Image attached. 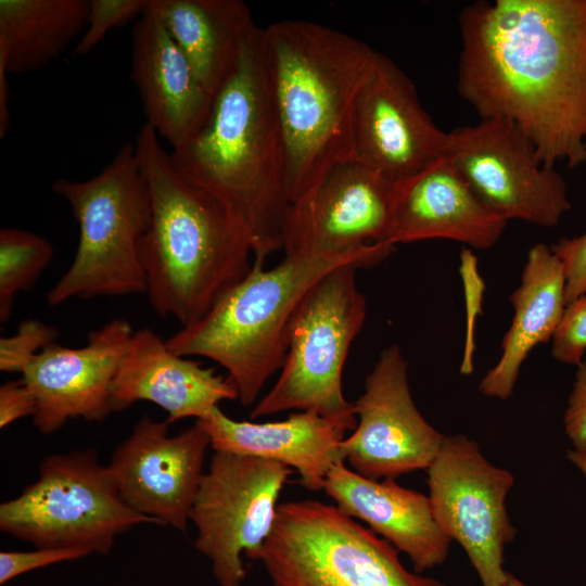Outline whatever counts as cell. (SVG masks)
I'll return each mask as SVG.
<instances>
[{
	"instance_id": "obj_1",
	"label": "cell",
	"mask_w": 586,
	"mask_h": 586,
	"mask_svg": "<svg viewBox=\"0 0 586 586\" xmlns=\"http://www.w3.org/2000/svg\"><path fill=\"white\" fill-rule=\"evenodd\" d=\"M457 91L513 124L540 163L585 162L586 0H479L458 17Z\"/></svg>"
},
{
	"instance_id": "obj_2",
	"label": "cell",
	"mask_w": 586,
	"mask_h": 586,
	"mask_svg": "<svg viewBox=\"0 0 586 586\" xmlns=\"http://www.w3.org/2000/svg\"><path fill=\"white\" fill-rule=\"evenodd\" d=\"M170 161L190 182L207 191L247 229L254 260L282 249L289 200L285 154L271 101L264 56V29L255 24L213 98L201 129L173 150Z\"/></svg>"
},
{
	"instance_id": "obj_3",
	"label": "cell",
	"mask_w": 586,
	"mask_h": 586,
	"mask_svg": "<svg viewBox=\"0 0 586 586\" xmlns=\"http://www.w3.org/2000/svg\"><path fill=\"white\" fill-rule=\"evenodd\" d=\"M377 54L361 40L314 22L284 20L264 29L290 204L305 199L332 167L357 158L355 111Z\"/></svg>"
},
{
	"instance_id": "obj_4",
	"label": "cell",
	"mask_w": 586,
	"mask_h": 586,
	"mask_svg": "<svg viewBox=\"0 0 586 586\" xmlns=\"http://www.w3.org/2000/svg\"><path fill=\"white\" fill-rule=\"evenodd\" d=\"M135 145L151 200L140 243L145 293L158 316L188 327L249 275L252 240L228 206L176 170L150 125Z\"/></svg>"
},
{
	"instance_id": "obj_5",
	"label": "cell",
	"mask_w": 586,
	"mask_h": 586,
	"mask_svg": "<svg viewBox=\"0 0 586 586\" xmlns=\"http://www.w3.org/2000/svg\"><path fill=\"white\" fill-rule=\"evenodd\" d=\"M395 246L374 243L344 254H293L270 269L253 260L249 275L199 321L181 328L167 346L181 356H201L224 367L243 406L252 405L283 366L289 329L301 302L324 275L347 264L372 267Z\"/></svg>"
},
{
	"instance_id": "obj_6",
	"label": "cell",
	"mask_w": 586,
	"mask_h": 586,
	"mask_svg": "<svg viewBox=\"0 0 586 586\" xmlns=\"http://www.w3.org/2000/svg\"><path fill=\"white\" fill-rule=\"evenodd\" d=\"M51 188L68 203L79 238L73 263L47 303L145 293L140 243L151 222V200L135 143L123 144L98 175L59 178Z\"/></svg>"
},
{
	"instance_id": "obj_7",
	"label": "cell",
	"mask_w": 586,
	"mask_h": 586,
	"mask_svg": "<svg viewBox=\"0 0 586 586\" xmlns=\"http://www.w3.org/2000/svg\"><path fill=\"white\" fill-rule=\"evenodd\" d=\"M256 560L272 586H447L409 572L387 540L336 506L311 499L278 506Z\"/></svg>"
},
{
	"instance_id": "obj_8",
	"label": "cell",
	"mask_w": 586,
	"mask_h": 586,
	"mask_svg": "<svg viewBox=\"0 0 586 586\" xmlns=\"http://www.w3.org/2000/svg\"><path fill=\"white\" fill-rule=\"evenodd\" d=\"M358 269L356 264L340 266L305 295L290 324L281 373L254 406L252 419L301 409L356 428L355 404L344 397L342 373L367 314L366 300L356 284Z\"/></svg>"
},
{
	"instance_id": "obj_9",
	"label": "cell",
	"mask_w": 586,
	"mask_h": 586,
	"mask_svg": "<svg viewBox=\"0 0 586 586\" xmlns=\"http://www.w3.org/2000/svg\"><path fill=\"white\" fill-rule=\"evenodd\" d=\"M144 523L157 524L125 502L94 449L44 458L37 481L0 505V530L36 548L106 556L118 535Z\"/></svg>"
},
{
	"instance_id": "obj_10",
	"label": "cell",
	"mask_w": 586,
	"mask_h": 586,
	"mask_svg": "<svg viewBox=\"0 0 586 586\" xmlns=\"http://www.w3.org/2000/svg\"><path fill=\"white\" fill-rule=\"evenodd\" d=\"M292 470L273 460L215 451L190 520L194 547L212 563L219 586H241L242 555L256 560L277 518L278 498Z\"/></svg>"
},
{
	"instance_id": "obj_11",
	"label": "cell",
	"mask_w": 586,
	"mask_h": 586,
	"mask_svg": "<svg viewBox=\"0 0 586 586\" xmlns=\"http://www.w3.org/2000/svg\"><path fill=\"white\" fill-rule=\"evenodd\" d=\"M426 471L438 527L463 548L482 586H501L505 549L515 534L506 507L513 474L489 462L463 434L446 436Z\"/></svg>"
},
{
	"instance_id": "obj_12",
	"label": "cell",
	"mask_w": 586,
	"mask_h": 586,
	"mask_svg": "<svg viewBox=\"0 0 586 586\" xmlns=\"http://www.w3.org/2000/svg\"><path fill=\"white\" fill-rule=\"evenodd\" d=\"M448 158L475 193L507 219L550 228L570 211L563 177L545 167L513 124L480 119L449 132Z\"/></svg>"
},
{
	"instance_id": "obj_13",
	"label": "cell",
	"mask_w": 586,
	"mask_h": 586,
	"mask_svg": "<svg viewBox=\"0 0 586 586\" xmlns=\"http://www.w3.org/2000/svg\"><path fill=\"white\" fill-rule=\"evenodd\" d=\"M355 409L359 420L340 453L355 472L371 480L426 470L446 437L418 410L397 345L380 353Z\"/></svg>"
},
{
	"instance_id": "obj_14",
	"label": "cell",
	"mask_w": 586,
	"mask_h": 586,
	"mask_svg": "<svg viewBox=\"0 0 586 586\" xmlns=\"http://www.w3.org/2000/svg\"><path fill=\"white\" fill-rule=\"evenodd\" d=\"M396 188L397 181L358 158L335 165L305 199L289 205L284 254H344L390 244Z\"/></svg>"
},
{
	"instance_id": "obj_15",
	"label": "cell",
	"mask_w": 586,
	"mask_h": 586,
	"mask_svg": "<svg viewBox=\"0 0 586 586\" xmlns=\"http://www.w3.org/2000/svg\"><path fill=\"white\" fill-rule=\"evenodd\" d=\"M168 425L142 417L115 449L109 469L131 509L186 533L211 440L198 421L175 435Z\"/></svg>"
},
{
	"instance_id": "obj_16",
	"label": "cell",
	"mask_w": 586,
	"mask_h": 586,
	"mask_svg": "<svg viewBox=\"0 0 586 586\" xmlns=\"http://www.w3.org/2000/svg\"><path fill=\"white\" fill-rule=\"evenodd\" d=\"M354 139L359 161L402 181L446 154L449 132L423 109L407 74L378 52L357 101Z\"/></svg>"
},
{
	"instance_id": "obj_17",
	"label": "cell",
	"mask_w": 586,
	"mask_h": 586,
	"mask_svg": "<svg viewBox=\"0 0 586 586\" xmlns=\"http://www.w3.org/2000/svg\"><path fill=\"white\" fill-rule=\"evenodd\" d=\"M133 333L128 321L113 319L91 331L82 347L54 342L33 358L22 381L36 397L33 423L40 433L52 434L71 419L102 421L112 412V383Z\"/></svg>"
},
{
	"instance_id": "obj_18",
	"label": "cell",
	"mask_w": 586,
	"mask_h": 586,
	"mask_svg": "<svg viewBox=\"0 0 586 586\" xmlns=\"http://www.w3.org/2000/svg\"><path fill=\"white\" fill-rule=\"evenodd\" d=\"M508 220L475 193L447 155L397 181L388 243L447 239L477 250L493 247Z\"/></svg>"
},
{
	"instance_id": "obj_19",
	"label": "cell",
	"mask_w": 586,
	"mask_h": 586,
	"mask_svg": "<svg viewBox=\"0 0 586 586\" xmlns=\"http://www.w3.org/2000/svg\"><path fill=\"white\" fill-rule=\"evenodd\" d=\"M238 398L235 385L213 368L170 351L166 341L144 328L136 331L113 380L110 407L123 411L146 400L164 409L170 424L205 418L222 400Z\"/></svg>"
},
{
	"instance_id": "obj_20",
	"label": "cell",
	"mask_w": 586,
	"mask_h": 586,
	"mask_svg": "<svg viewBox=\"0 0 586 586\" xmlns=\"http://www.w3.org/2000/svg\"><path fill=\"white\" fill-rule=\"evenodd\" d=\"M130 75L145 124L173 150L188 142L204 125L214 97L149 5L133 26Z\"/></svg>"
},
{
	"instance_id": "obj_21",
	"label": "cell",
	"mask_w": 586,
	"mask_h": 586,
	"mask_svg": "<svg viewBox=\"0 0 586 586\" xmlns=\"http://www.w3.org/2000/svg\"><path fill=\"white\" fill-rule=\"evenodd\" d=\"M323 489L343 513L362 520L405 552L415 572L421 574L447 559L451 540L438 527L428 496L402 487L393 479L365 477L344 461L330 469Z\"/></svg>"
},
{
	"instance_id": "obj_22",
	"label": "cell",
	"mask_w": 586,
	"mask_h": 586,
	"mask_svg": "<svg viewBox=\"0 0 586 586\" xmlns=\"http://www.w3.org/2000/svg\"><path fill=\"white\" fill-rule=\"evenodd\" d=\"M196 421L208 434L215 451L281 462L294 468L301 484L310 491L323 489L330 469L343 461L340 444L346 431L352 430L313 410L292 413L282 421L254 423L231 419L215 407Z\"/></svg>"
},
{
	"instance_id": "obj_23",
	"label": "cell",
	"mask_w": 586,
	"mask_h": 586,
	"mask_svg": "<svg viewBox=\"0 0 586 586\" xmlns=\"http://www.w3.org/2000/svg\"><path fill=\"white\" fill-rule=\"evenodd\" d=\"M565 286L562 263L551 247L544 243L533 245L520 285L510 296L514 315L501 340L500 357L479 384L483 395L501 400L512 395L530 353L549 342L562 321L568 305Z\"/></svg>"
},
{
	"instance_id": "obj_24",
	"label": "cell",
	"mask_w": 586,
	"mask_h": 586,
	"mask_svg": "<svg viewBox=\"0 0 586 586\" xmlns=\"http://www.w3.org/2000/svg\"><path fill=\"white\" fill-rule=\"evenodd\" d=\"M149 9L214 97L255 24L249 5L241 0H149Z\"/></svg>"
},
{
	"instance_id": "obj_25",
	"label": "cell",
	"mask_w": 586,
	"mask_h": 586,
	"mask_svg": "<svg viewBox=\"0 0 586 586\" xmlns=\"http://www.w3.org/2000/svg\"><path fill=\"white\" fill-rule=\"evenodd\" d=\"M88 0H0V65L26 74L48 66L84 33Z\"/></svg>"
},
{
	"instance_id": "obj_26",
	"label": "cell",
	"mask_w": 586,
	"mask_h": 586,
	"mask_svg": "<svg viewBox=\"0 0 586 586\" xmlns=\"http://www.w3.org/2000/svg\"><path fill=\"white\" fill-rule=\"evenodd\" d=\"M53 256L51 243L18 228L0 230V321L9 320L18 292L29 289Z\"/></svg>"
},
{
	"instance_id": "obj_27",
	"label": "cell",
	"mask_w": 586,
	"mask_h": 586,
	"mask_svg": "<svg viewBox=\"0 0 586 586\" xmlns=\"http://www.w3.org/2000/svg\"><path fill=\"white\" fill-rule=\"evenodd\" d=\"M148 5L149 0H89L87 25L71 52L72 56L91 52L112 28L138 20Z\"/></svg>"
},
{
	"instance_id": "obj_28",
	"label": "cell",
	"mask_w": 586,
	"mask_h": 586,
	"mask_svg": "<svg viewBox=\"0 0 586 586\" xmlns=\"http://www.w3.org/2000/svg\"><path fill=\"white\" fill-rule=\"evenodd\" d=\"M58 334L53 326L24 320L15 334L0 339V370L22 374L36 355L55 342Z\"/></svg>"
},
{
	"instance_id": "obj_29",
	"label": "cell",
	"mask_w": 586,
	"mask_h": 586,
	"mask_svg": "<svg viewBox=\"0 0 586 586\" xmlns=\"http://www.w3.org/2000/svg\"><path fill=\"white\" fill-rule=\"evenodd\" d=\"M586 352V294L566 305L552 337L551 355L565 365H579Z\"/></svg>"
},
{
	"instance_id": "obj_30",
	"label": "cell",
	"mask_w": 586,
	"mask_h": 586,
	"mask_svg": "<svg viewBox=\"0 0 586 586\" xmlns=\"http://www.w3.org/2000/svg\"><path fill=\"white\" fill-rule=\"evenodd\" d=\"M92 555L85 548H36L31 551L0 552V585L29 571Z\"/></svg>"
},
{
	"instance_id": "obj_31",
	"label": "cell",
	"mask_w": 586,
	"mask_h": 586,
	"mask_svg": "<svg viewBox=\"0 0 586 586\" xmlns=\"http://www.w3.org/2000/svg\"><path fill=\"white\" fill-rule=\"evenodd\" d=\"M550 247L562 263L565 300L570 304L586 294V231L578 237L562 238Z\"/></svg>"
},
{
	"instance_id": "obj_32",
	"label": "cell",
	"mask_w": 586,
	"mask_h": 586,
	"mask_svg": "<svg viewBox=\"0 0 586 586\" xmlns=\"http://www.w3.org/2000/svg\"><path fill=\"white\" fill-rule=\"evenodd\" d=\"M563 423L573 450L586 453V359L577 365Z\"/></svg>"
},
{
	"instance_id": "obj_33",
	"label": "cell",
	"mask_w": 586,
	"mask_h": 586,
	"mask_svg": "<svg viewBox=\"0 0 586 586\" xmlns=\"http://www.w3.org/2000/svg\"><path fill=\"white\" fill-rule=\"evenodd\" d=\"M36 397L21 381H10L0 386V428L4 429L16 420L34 416Z\"/></svg>"
},
{
	"instance_id": "obj_34",
	"label": "cell",
	"mask_w": 586,
	"mask_h": 586,
	"mask_svg": "<svg viewBox=\"0 0 586 586\" xmlns=\"http://www.w3.org/2000/svg\"><path fill=\"white\" fill-rule=\"evenodd\" d=\"M568 458L582 473L586 475V453H579L571 449L568 451Z\"/></svg>"
},
{
	"instance_id": "obj_35",
	"label": "cell",
	"mask_w": 586,
	"mask_h": 586,
	"mask_svg": "<svg viewBox=\"0 0 586 586\" xmlns=\"http://www.w3.org/2000/svg\"><path fill=\"white\" fill-rule=\"evenodd\" d=\"M501 586H527L522 581L508 573L506 582Z\"/></svg>"
},
{
	"instance_id": "obj_36",
	"label": "cell",
	"mask_w": 586,
	"mask_h": 586,
	"mask_svg": "<svg viewBox=\"0 0 586 586\" xmlns=\"http://www.w3.org/2000/svg\"><path fill=\"white\" fill-rule=\"evenodd\" d=\"M584 154H585V161H586V132L584 137Z\"/></svg>"
}]
</instances>
